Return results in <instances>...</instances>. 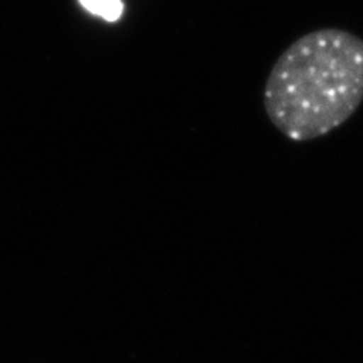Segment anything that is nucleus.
Segmentation results:
<instances>
[{
    "instance_id": "1",
    "label": "nucleus",
    "mask_w": 363,
    "mask_h": 363,
    "mask_svg": "<svg viewBox=\"0 0 363 363\" xmlns=\"http://www.w3.org/2000/svg\"><path fill=\"white\" fill-rule=\"evenodd\" d=\"M363 101V40L342 29L300 37L272 65L264 106L291 141L321 138L351 118Z\"/></svg>"
},
{
    "instance_id": "2",
    "label": "nucleus",
    "mask_w": 363,
    "mask_h": 363,
    "mask_svg": "<svg viewBox=\"0 0 363 363\" xmlns=\"http://www.w3.org/2000/svg\"><path fill=\"white\" fill-rule=\"evenodd\" d=\"M81 4L91 14H96L106 21H117L124 8L121 0H81Z\"/></svg>"
}]
</instances>
